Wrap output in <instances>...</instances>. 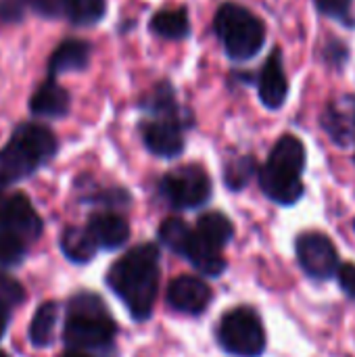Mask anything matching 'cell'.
Instances as JSON below:
<instances>
[{
  "label": "cell",
  "instance_id": "30",
  "mask_svg": "<svg viewBox=\"0 0 355 357\" xmlns=\"http://www.w3.org/2000/svg\"><path fill=\"white\" fill-rule=\"evenodd\" d=\"M316 4L322 13H326L331 17H341L347 13L352 0H316Z\"/></svg>",
  "mask_w": 355,
  "mask_h": 357
},
{
  "label": "cell",
  "instance_id": "22",
  "mask_svg": "<svg viewBox=\"0 0 355 357\" xmlns=\"http://www.w3.org/2000/svg\"><path fill=\"white\" fill-rule=\"evenodd\" d=\"M151 29L163 38H184L188 33V15L184 8H163L153 17Z\"/></svg>",
  "mask_w": 355,
  "mask_h": 357
},
{
  "label": "cell",
  "instance_id": "5",
  "mask_svg": "<svg viewBox=\"0 0 355 357\" xmlns=\"http://www.w3.org/2000/svg\"><path fill=\"white\" fill-rule=\"evenodd\" d=\"M161 192L174 207L192 209V207L203 205L209 199L211 182H209V176L201 167L186 165V167L169 172L161 180Z\"/></svg>",
  "mask_w": 355,
  "mask_h": 357
},
{
  "label": "cell",
  "instance_id": "15",
  "mask_svg": "<svg viewBox=\"0 0 355 357\" xmlns=\"http://www.w3.org/2000/svg\"><path fill=\"white\" fill-rule=\"evenodd\" d=\"M90 61V44L84 40H65L50 56V73L84 69Z\"/></svg>",
  "mask_w": 355,
  "mask_h": 357
},
{
  "label": "cell",
  "instance_id": "23",
  "mask_svg": "<svg viewBox=\"0 0 355 357\" xmlns=\"http://www.w3.org/2000/svg\"><path fill=\"white\" fill-rule=\"evenodd\" d=\"M192 234H195V232H192L182 220H178V218L165 220V222L161 224V228H159L161 241H163L169 249H174L176 253H182V255H186L188 245H190V241H192Z\"/></svg>",
  "mask_w": 355,
  "mask_h": 357
},
{
  "label": "cell",
  "instance_id": "6",
  "mask_svg": "<svg viewBox=\"0 0 355 357\" xmlns=\"http://www.w3.org/2000/svg\"><path fill=\"white\" fill-rule=\"evenodd\" d=\"M297 257L301 268L312 276L326 280L333 274H337L339 266V255L335 245L331 243L328 236L320 232H305L297 241Z\"/></svg>",
  "mask_w": 355,
  "mask_h": 357
},
{
  "label": "cell",
  "instance_id": "8",
  "mask_svg": "<svg viewBox=\"0 0 355 357\" xmlns=\"http://www.w3.org/2000/svg\"><path fill=\"white\" fill-rule=\"evenodd\" d=\"M167 301L174 310L184 314H201L211 301L209 287L195 276H178L169 282Z\"/></svg>",
  "mask_w": 355,
  "mask_h": 357
},
{
  "label": "cell",
  "instance_id": "28",
  "mask_svg": "<svg viewBox=\"0 0 355 357\" xmlns=\"http://www.w3.org/2000/svg\"><path fill=\"white\" fill-rule=\"evenodd\" d=\"M25 2L27 6H31L36 13L44 15V17H59L63 10H67L69 0H19Z\"/></svg>",
  "mask_w": 355,
  "mask_h": 357
},
{
  "label": "cell",
  "instance_id": "14",
  "mask_svg": "<svg viewBox=\"0 0 355 357\" xmlns=\"http://www.w3.org/2000/svg\"><path fill=\"white\" fill-rule=\"evenodd\" d=\"M266 165L276 172H282V174L299 176L305 165V149H303L301 140L295 136H282L276 142Z\"/></svg>",
  "mask_w": 355,
  "mask_h": 357
},
{
  "label": "cell",
  "instance_id": "3",
  "mask_svg": "<svg viewBox=\"0 0 355 357\" xmlns=\"http://www.w3.org/2000/svg\"><path fill=\"white\" fill-rule=\"evenodd\" d=\"M216 31L226 52L236 61H247L259 52L266 40L264 23L239 4H224L216 15Z\"/></svg>",
  "mask_w": 355,
  "mask_h": 357
},
{
  "label": "cell",
  "instance_id": "32",
  "mask_svg": "<svg viewBox=\"0 0 355 357\" xmlns=\"http://www.w3.org/2000/svg\"><path fill=\"white\" fill-rule=\"evenodd\" d=\"M63 357H90L86 351H82V349H71V351H67Z\"/></svg>",
  "mask_w": 355,
  "mask_h": 357
},
{
  "label": "cell",
  "instance_id": "24",
  "mask_svg": "<svg viewBox=\"0 0 355 357\" xmlns=\"http://www.w3.org/2000/svg\"><path fill=\"white\" fill-rule=\"evenodd\" d=\"M105 0H69L67 13L69 19L77 25H92L103 19L105 15Z\"/></svg>",
  "mask_w": 355,
  "mask_h": 357
},
{
  "label": "cell",
  "instance_id": "7",
  "mask_svg": "<svg viewBox=\"0 0 355 357\" xmlns=\"http://www.w3.org/2000/svg\"><path fill=\"white\" fill-rule=\"evenodd\" d=\"M0 230L10 232L23 241H36L42 232V222L33 211L29 199L15 195L0 207Z\"/></svg>",
  "mask_w": 355,
  "mask_h": 357
},
{
  "label": "cell",
  "instance_id": "20",
  "mask_svg": "<svg viewBox=\"0 0 355 357\" xmlns=\"http://www.w3.org/2000/svg\"><path fill=\"white\" fill-rule=\"evenodd\" d=\"M324 126L335 140L345 142L355 134V100L335 102L324 115Z\"/></svg>",
  "mask_w": 355,
  "mask_h": 357
},
{
  "label": "cell",
  "instance_id": "33",
  "mask_svg": "<svg viewBox=\"0 0 355 357\" xmlns=\"http://www.w3.org/2000/svg\"><path fill=\"white\" fill-rule=\"evenodd\" d=\"M4 328H6V312L0 310V337H2V333H4Z\"/></svg>",
  "mask_w": 355,
  "mask_h": 357
},
{
  "label": "cell",
  "instance_id": "29",
  "mask_svg": "<svg viewBox=\"0 0 355 357\" xmlns=\"http://www.w3.org/2000/svg\"><path fill=\"white\" fill-rule=\"evenodd\" d=\"M339 282H341V289L355 299V266L354 264H343L339 268Z\"/></svg>",
  "mask_w": 355,
  "mask_h": 357
},
{
  "label": "cell",
  "instance_id": "19",
  "mask_svg": "<svg viewBox=\"0 0 355 357\" xmlns=\"http://www.w3.org/2000/svg\"><path fill=\"white\" fill-rule=\"evenodd\" d=\"M56 320H59V307L56 303L48 301L42 303L31 320L29 326V341L36 347H48L54 339V331H56Z\"/></svg>",
  "mask_w": 355,
  "mask_h": 357
},
{
  "label": "cell",
  "instance_id": "10",
  "mask_svg": "<svg viewBox=\"0 0 355 357\" xmlns=\"http://www.w3.org/2000/svg\"><path fill=\"white\" fill-rule=\"evenodd\" d=\"M259 184H262V190L272 201L282 203V205H293L303 195V184H301L299 176L282 174V172H276L268 165L259 172Z\"/></svg>",
  "mask_w": 355,
  "mask_h": 357
},
{
  "label": "cell",
  "instance_id": "11",
  "mask_svg": "<svg viewBox=\"0 0 355 357\" xmlns=\"http://www.w3.org/2000/svg\"><path fill=\"white\" fill-rule=\"evenodd\" d=\"M289 92V84H287V75L282 71V63H280V52L270 54V59L264 65L262 77H259V96L262 102L270 109H278Z\"/></svg>",
  "mask_w": 355,
  "mask_h": 357
},
{
  "label": "cell",
  "instance_id": "34",
  "mask_svg": "<svg viewBox=\"0 0 355 357\" xmlns=\"http://www.w3.org/2000/svg\"><path fill=\"white\" fill-rule=\"evenodd\" d=\"M0 357H8V356H6V354H4V351H0Z\"/></svg>",
  "mask_w": 355,
  "mask_h": 357
},
{
  "label": "cell",
  "instance_id": "9",
  "mask_svg": "<svg viewBox=\"0 0 355 357\" xmlns=\"http://www.w3.org/2000/svg\"><path fill=\"white\" fill-rule=\"evenodd\" d=\"M144 144L159 157H176L182 153V132L172 119H161L144 126Z\"/></svg>",
  "mask_w": 355,
  "mask_h": 357
},
{
  "label": "cell",
  "instance_id": "27",
  "mask_svg": "<svg viewBox=\"0 0 355 357\" xmlns=\"http://www.w3.org/2000/svg\"><path fill=\"white\" fill-rule=\"evenodd\" d=\"M255 172V161L251 157H241L232 161L226 169V182L230 188H241L249 182V178Z\"/></svg>",
  "mask_w": 355,
  "mask_h": 357
},
{
  "label": "cell",
  "instance_id": "31",
  "mask_svg": "<svg viewBox=\"0 0 355 357\" xmlns=\"http://www.w3.org/2000/svg\"><path fill=\"white\" fill-rule=\"evenodd\" d=\"M21 19V8L17 0H2L0 2V21H17Z\"/></svg>",
  "mask_w": 355,
  "mask_h": 357
},
{
  "label": "cell",
  "instance_id": "13",
  "mask_svg": "<svg viewBox=\"0 0 355 357\" xmlns=\"http://www.w3.org/2000/svg\"><path fill=\"white\" fill-rule=\"evenodd\" d=\"M10 140L19 142L40 163L46 161V159H50L54 155V151H56V138H54V134L48 128L38 126V123H23V126H19Z\"/></svg>",
  "mask_w": 355,
  "mask_h": 357
},
{
  "label": "cell",
  "instance_id": "18",
  "mask_svg": "<svg viewBox=\"0 0 355 357\" xmlns=\"http://www.w3.org/2000/svg\"><path fill=\"white\" fill-rule=\"evenodd\" d=\"M61 249L67 259L75 264H86L96 255L98 243L88 228H67L61 236Z\"/></svg>",
  "mask_w": 355,
  "mask_h": 357
},
{
  "label": "cell",
  "instance_id": "16",
  "mask_svg": "<svg viewBox=\"0 0 355 357\" xmlns=\"http://www.w3.org/2000/svg\"><path fill=\"white\" fill-rule=\"evenodd\" d=\"M186 257L190 264L205 276H220L226 270V259L222 257L220 249L209 245L205 238H201L197 232L192 234V241L188 245Z\"/></svg>",
  "mask_w": 355,
  "mask_h": 357
},
{
  "label": "cell",
  "instance_id": "21",
  "mask_svg": "<svg viewBox=\"0 0 355 357\" xmlns=\"http://www.w3.org/2000/svg\"><path fill=\"white\" fill-rule=\"evenodd\" d=\"M197 234L201 238H205L209 245L222 249L230 238H232V224L230 220L224 215V213H205L201 220H199V226H197Z\"/></svg>",
  "mask_w": 355,
  "mask_h": 357
},
{
  "label": "cell",
  "instance_id": "25",
  "mask_svg": "<svg viewBox=\"0 0 355 357\" xmlns=\"http://www.w3.org/2000/svg\"><path fill=\"white\" fill-rule=\"evenodd\" d=\"M25 255V241L0 230V266H15Z\"/></svg>",
  "mask_w": 355,
  "mask_h": 357
},
{
  "label": "cell",
  "instance_id": "17",
  "mask_svg": "<svg viewBox=\"0 0 355 357\" xmlns=\"http://www.w3.org/2000/svg\"><path fill=\"white\" fill-rule=\"evenodd\" d=\"M69 109V94L54 82L42 84L31 96V111L44 117H61Z\"/></svg>",
  "mask_w": 355,
  "mask_h": 357
},
{
  "label": "cell",
  "instance_id": "4",
  "mask_svg": "<svg viewBox=\"0 0 355 357\" xmlns=\"http://www.w3.org/2000/svg\"><path fill=\"white\" fill-rule=\"evenodd\" d=\"M220 343L236 357H259L266 349V333L259 316L249 307L228 312L220 322Z\"/></svg>",
  "mask_w": 355,
  "mask_h": 357
},
{
  "label": "cell",
  "instance_id": "2",
  "mask_svg": "<svg viewBox=\"0 0 355 357\" xmlns=\"http://www.w3.org/2000/svg\"><path fill=\"white\" fill-rule=\"evenodd\" d=\"M115 335V324L105 310V303L90 293L71 299L65 322V343L73 349H90L107 345Z\"/></svg>",
  "mask_w": 355,
  "mask_h": 357
},
{
  "label": "cell",
  "instance_id": "12",
  "mask_svg": "<svg viewBox=\"0 0 355 357\" xmlns=\"http://www.w3.org/2000/svg\"><path fill=\"white\" fill-rule=\"evenodd\" d=\"M88 230L92 232L98 247L117 249L130 238V226L123 218L115 213H96L90 218Z\"/></svg>",
  "mask_w": 355,
  "mask_h": 357
},
{
  "label": "cell",
  "instance_id": "1",
  "mask_svg": "<svg viewBox=\"0 0 355 357\" xmlns=\"http://www.w3.org/2000/svg\"><path fill=\"white\" fill-rule=\"evenodd\" d=\"M109 287L126 303L136 320H146L153 312L159 287V251L153 245H140L128 251L111 270Z\"/></svg>",
  "mask_w": 355,
  "mask_h": 357
},
{
  "label": "cell",
  "instance_id": "35",
  "mask_svg": "<svg viewBox=\"0 0 355 357\" xmlns=\"http://www.w3.org/2000/svg\"><path fill=\"white\" fill-rule=\"evenodd\" d=\"M354 226H355V222H354Z\"/></svg>",
  "mask_w": 355,
  "mask_h": 357
},
{
  "label": "cell",
  "instance_id": "26",
  "mask_svg": "<svg viewBox=\"0 0 355 357\" xmlns=\"http://www.w3.org/2000/svg\"><path fill=\"white\" fill-rule=\"evenodd\" d=\"M25 299V291L23 287L8 274L0 272V310H10L19 303H23Z\"/></svg>",
  "mask_w": 355,
  "mask_h": 357
}]
</instances>
